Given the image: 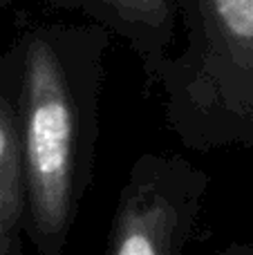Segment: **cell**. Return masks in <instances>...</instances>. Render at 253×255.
I'll return each mask as SVG.
<instances>
[{
	"mask_svg": "<svg viewBox=\"0 0 253 255\" xmlns=\"http://www.w3.org/2000/svg\"><path fill=\"white\" fill-rule=\"evenodd\" d=\"M224 255H253V249H247V247H236L231 251H227Z\"/></svg>",
	"mask_w": 253,
	"mask_h": 255,
	"instance_id": "obj_6",
	"label": "cell"
},
{
	"mask_svg": "<svg viewBox=\"0 0 253 255\" xmlns=\"http://www.w3.org/2000/svg\"><path fill=\"white\" fill-rule=\"evenodd\" d=\"M49 7L79 13L85 22L121 40L141 63L150 85L173 54L179 31V0H45Z\"/></svg>",
	"mask_w": 253,
	"mask_h": 255,
	"instance_id": "obj_4",
	"label": "cell"
},
{
	"mask_svg": "<svg viewBox=\"0 0 253 255\" xmlns=\"http://www.w3.org/2000/svg\"><path fill=\"white\" fill-rule=\"evenodd\" d=\"M206 190L209 175L191 159L139 154L117 197L106 255H184L200 224Z\"/></svg>",
	"mask_w": 253,
	"mask_h": 255,
	"instance_id": "obj_3",
	"label": "cell"
},
{
	"mask_svg": "<svg viewBox=\"0 0 253 255\" xmlns=\"http://www.w3.org/2000/svg\"><path fill=\"white\" fill-rule=\"evenodd\" d=\"M0 255H16V253H7V251H0Z\"/></svg>",
	"mask_w": 253,
	"mask_h": 255,
	"instance_id": "obj_8",
	"label": "cell"
},
{
	"mask_svg": "<svg viewBox=\"0 0 253 255\" xmlns=\"http://www.w3.org/2000/svg\"><path fill=\"white\" fill-rule=\"evenodd\" d=\"M18 49L0 54V251L22 255L25 172L18 126Z\"/></svg>",
	"mask_w": 253,
	"mask_h": 255,
	"instance_id": "obj_5",
	"label": "cell"
},
{
	"mask_svg": "<svg viewBox=\"0 0 253 255\" xmlns=\"http://www.w3.org/2000/svg\"><path fill=\"white\" fill-rule=\"evenodd\" d=\"M179 25L155 81L168 130L195 152L253 150V0H179Z\"/></svg>",
	"mask_w": 253,
	"mask_h": 255,
	"instance_id": "obj_2",
	"label": "cell"
},
{
	"mask_svg": "<svg viewBox=\"0 0 253 255\" xmlns=\"http://www.w3.org/2000/svg\"><path fill=\"white\" fill-rule=\"evenodd\" d=\"M13 4H16V0H0V11H4V9L13 7Z\"/></svg>",
	"mask_w": 253,
	"mask_h": 255,
	"instance_id": "obj_7",
	"label": "cell"
},
{
	"mask_svg": "<svg viewBox=\"0 0 253 255\" xmlns=\"http://www.w3.org/2000/svg\"><path fill=\"white\" fill-rule=\"evenodd\" d=\"M112 36L92 22H43L18 36L25 240L61 255L94 175Z\"/></svg>",
	"mask_w": 253,
	"mask_h": 255,
	"instance_id": "obj_1",
	"label": "cell"
}]
</instances>
